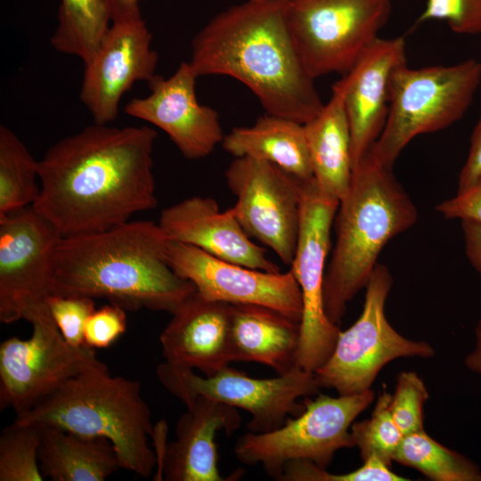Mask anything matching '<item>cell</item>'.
I'll list each match as a JSON object with an SVG mask.
<instances>
[{
	"mask_svg": "<svg viewBox=\"0 0 481 481\" xmlns=\"http://www.w3.org/2000/svg\"><path fill=\"white\" fill-rule=\"evenodd\" d=\"M150 126H87L51 146L38 161L32 208L62 238L96 233L157 207Z\"/></svg>",
	"mask_w": 481,
	"mask_h": 481,
	"instance_id": "cell-1",
	"label": "cell"
},
{
	"mask_svg": "<svg viewBox=\"0 0 481 481\" xmlns=\"http://www.w3.org/2000/svg\"><path fill=\"white\" fill-rule=\"evenodd\" d=\"M189 61L199 77L241 82L267 114L306 124L323 108L289 29L286 1L248 0L220 12L194 37Z\"/></svg>",
	"mask_w": 481,
	"mask_h": 481,
	"instance_id": "cell-2",
	"label": "cell"
},
{
	"mask_svg": "<svg viewBox=\"0 0 481 481\" xmlns=\"http://www.w3.org/2000/svg\"><path fill=\"white\" fill-rule=\"evenodd\" d=\"M168 241L151 221L61 238L53 259L51 294L104 298L126 311L172 314L196 290L169 266Z\"/></svg>",
	"mask_w": 481,
	"mask_h": 481,
	"instance_id": "cell-3",
	"label": "cell"
},
{
	"mask_svg": "<svg viewBox=\"0 0 481 481\" xmlns=\"http://www.w3.org/2000/svg\"><path fill=\"white\" fill-rule=\"evenodd\" d=\"M418 219L392 168L365 157L353 169L335 216L336 242L323 283L325 312L338 325L346 305L366 287L387 243Z\"/></svg>",
	"mask_w": 481,
	"mask_h": 481,
	"instance_id": "cell-4",
	"label": "cell"
},
{
	"mask_svg": "<svg viewBox=\"0 0 481 481\" xmlns=\"http://www.w3.org/2000/svg\"><path fill=\"white\" fill-rule=\"evenodd\" d=\"M15 422L107 438L122 469L142 477L156 469L149 445L154 425L137 380L111 376L108 368L69 379Z\"/></svg>",
	"mask_w": 481,
	"mask_h": 481,
	"instance_id": "cell-5",
	"label": "cell"
},
{
	"mask_svg": "<svg viewBox=\"0 0 481 481\" xmlns=\"http://www.w3.org/2000/svg\"><path fill=\"white\" fill-rule=\"evenodd\" d=\"M480 83L481 62L475 59L419 69L401 65L392 77L384 128L365 157L392 168L414 137L444 129L462 118Z\"/></svg>",
	"mask_w": 481,
	"mask_h": 481,
	"instance_id": "cell-6",
	"label": "cell"
},
{
	"mask_svg": "<svg viewBox=\"0 0 481 481\" xmlns=\"http://www.w3.org/2000/svg\"><path fill=\"white\" fill-rule=\"evenodd\" d=\"M305 399V410L281 427L263 433L249 431L240 437L234 446L236 458L249 466L260 464L276 480L294 461H309L326 469L337 451L355 447L349 429L372 403L374 392L338 397L321 394Z\"/></svg>",
	"mask_w": 481,
	"mask_h": 481,
	"instance_id": "cell-7",
	"label": "cell"
},
{
	"mask_svg": "<svg viewBox=\"0 0 481 481\" xmlns=\"http://www.w3.org/2000/svg\"><path fill=\"white\" fill-rule=\"evenodd\" d=\"M392 281L387 267L378 264L365 287L361 315L347 330H340L331 355L314 372L320 387L333 388L339 395L360 394L371 389L389 362L435 355L428 343L406 338L388 322L385 304Z\"/></svg>",
	"mask_w": 481,
	"mask_h": 481,
	"instance_id": "cell-8",
	"label": "cell"
},
{
	"mask_svg": "<svg viewBox=\"0 0 481 481\" xmlns=\"http://www.w3.org/2000/svg\"><path fill=\"white\" fill-rule=\"evenodd\" d=\"M32 326L27 339L9 338L0 345V408L16 415L26 412L69 379L105 369L94 348L73 346L61 334L48 306L27 319Z\"/></svg>",
	"mask_w": 481,
	"mask_h": 481,
	"instance_id": "cell-9",
	"label": "cell"
},
{
	"mask_svg": "<svg viewBox=\"0 0 481 481\" xmlns=\"http://www.w3.org/2000/svg\"><path fill=\"white\" fill-rule=\"evenodd\" d=\"M391 0H288L286 15L298 50L315 79L346 74L379 37Z\"/></svg>",
	"mask_w": 481,
	"mask_h": 481,
	"instance_id": "cell-10",
	"label": "cell"
},
{
	"mask_svg": "<svg viewBox=\"0 0 481 481\" xmlns=\"http://www.w3.org/2000/svg\"><path fill=\"white\" fill-rule=\"evenodd\" d=\"M156 374L162 386L186 406L203 396L247 411L251 416L248 428L253 433L275 429L288 415L300 414L305 405L298 400L316 395L321 388L314 373L298 366L274 378L257 379L229 366L200 376L192 369L164 362Z\"/></svg>",
	"mask_w": 481,
	"mask_h": 481,
	"instance_id": "cell-11",
	"label": "cell"
},
{
	"mask_svg": "<svg viewBox=\"0 0 481 481\" xmlns=\"http://www.w3.org/2000/svg\"><path fill=\"white\" fill-rule=\"evenodd\" d=\"M338 204L319 190L314 178L302 182L298 239L289 266L303 306L296 364L313 373L330 358L341 330L327 316L323 299L330 231Z\"/></svg>",
	"mask_w": 481,
	"mask_h": 481,
	"instance_id": "cell-12",
	"label": "cell"
},
{
	"mask_svg": "<svg viewBox=\"0 0 481 481\" xmlns=\"http://www.w3.org/2000/svg\"><path fill=\"white\" fill-rule=\"evenodd\" d=\"M225 180L236 197L232 211L245 232L290 265L298 239L303 181L249 157L234 158Z\"/></svg>",
	"mask_w": 481,
	"mask_h": 481,
	"instance_id": "cell-13",
	"label": "cell"
},
{
	"mask_svg": "<svg viewBox=\"0 0 481 481\" xmlns=\"http://www.w3.org/2000/svg\"><path fill=\"white\" fill-rule=\"evenodd\" d=\"M62 237L29 206L0 216V322L10 324L45 304Z\"/></svg>",
	"mask_w": 481,
	"mask_h": 481,
	"instance_id": "cell-14",
	"label": "cell"
},
{
	"mask_svg": "<svg viewBox=\"0 0 481 481\" xmlns=\"http://www.w3.org/2000/svg\"><path fill=\"white\" fill-rule=\"evenodd\" d=\"M167 259L172 270L208 300L264 306L301 320L302 298L291 270L270 273L249 268L175 240L168 241Z\"/></svg>",
	"mask_w": 481,
	"mask_h": 481,
	"instance_id": "cell-15",
	"label": "cell"
},
{
	"mask_svg": "<svg viewBox=\"0 0 481 481\" xmlns=\"http://www.w3.org/2000/svg\"><path fill=\"white\" fill-rule=\"evenodd\" d=\"M142 15L114 20L93 59L85 65L79 97L94 122L109 124L120 100L137 81L156 74L158 53Z\"/></svg>",
	"mask_w": 481,
	"mask_h": 481,
	"instance_id": "cell-16",
	"label": "cell"
},
{
	"mask_svg": "<svg viewBox=\"0 0 481 481\" xmlns=\"http://www.w3.org/2000/svg\"><path fill=\"white\" fill-rule=\"evenodd\" d=\"M198 77L190 61H183L167 78L156 74L148 82L150 94L125 107L129 116L163 130L189 159L208 156L224 136L218 113L197 100Z\"/></svg>",
	"mask_w": 481,
	"mask_h": 481,
	"instance_id": "cell-17",
	"label": "cell"
},
{
	"mask_svg": "<svg viewBox=\"0 0 481 481\" xmlns=\"http://www.w3.org/2000/svg\"><path fill=\"white\" fill-rule=\"evenodd\" d=\"M404 63L403 37H378L342 77L353 169L369 153L384 128L392 77Z\"/></svg>",
	"mask_w": 481,
	"mask_h": 481,
	"instance_id": "cell-18",
	"label": "cell"
},
{
	"mask_svg": "<svg viewBox=\"0 0 481 481\" xmlns=\"http://www.w3.org/2000/svg\"><path fill=\"white\" fill-rule=\"evenodd\" d=\"M158 224L169 240L249 268L281 272L265 250L245 232L232 208L221 210L211 197L193 196L166 208Z\"/></svg>",
	"mask_w": 481,
	"mask_h": 481,
	"instance_id": "cell-19",
	"label": "cell"
},
{
	"mask_svg": "<svg viewBox=\"0 0 481 481\" xmlns=\"http://www.w3.org/2000/svg\"><path fill=\"white\" fill-rule=\"evenodd\" d=\"M232 304L208 300L196 291L173 314L159 336L165 362L210 376L232 361Z\"/></svg>",
	"mask_w": 481,
	"mask_h": 481,
	"instance_id": "cell-20",
	"label": "cell"
},
{
	"mask_svg": "<svg viewBox=\"0 0 481 481\" xmlns=\"http://www.w3.org/2000/svg\"><path fill=\"white\" fill-rule=\"evenodd\" d=\"M176 422L175 440L167 444L163 477L167 481H228L240 477V471L223 477L217 466L215 437L231 434L241 422L237 408L198 396Z\"/></svg>",
	"mask_w": 481,
	"mask_h": 481,
	"instance_id": "cell-21",
	"label": "cell"
},
{
	"mask_svg": "<svg viewBox=\"0 0 481 481\" xmlns=\"http://www.w3.org/2000/svg\"><path fill=\"white\" fill-rule=\"evenodd\" d=\"M232 306V361L258 363L271 367L277 374L297 366L300 322L264 306Z\"/></svg>",
	"mask_w": 481,
	"mask_h": 481,
	"instance_id": "cell-22",
	"label": "cell"
},
{
	"mask_svg": "<svg viewBox=\"0 0 481 481\" xmlns=\"http://www.w3.org/2000/svg\"><path fill=\"white\" fill-rule=\"evenodd\" d=\"M304 126L315 183L324 195L340 201L353 174L342 78L333 86L331 96L319 114Z\"/></svg>",
	"mask_w": 481,
	"mask_h": 481,
	"instance_id": "cell-23",
	"label": "cell"
},
{
	"mask_svg": "<svg viewBox=\"0 0 481 481\" xmlns=\"http://www.w3.org/2000/svg\"><path fill=\"white\" fill-rule=\"evenodd\" d=\"M221 144L234 158L272 163L301 181L314 178L305 126L298 121L266 113L252 126L232 128Z\"/></svg>",
	"mask_w": 481,
	"mask_h": 481,
	"instance_id": "cell-24",
	"label": "cell"
},
{
	"mask_svg": "<svg viewBox=\"0 0 481 481\" xmlns=\"http://www.w3.org/2000/svg\"><path fill=\"white\" fill-rule=\"evenodd\" d=\"M39 465L53 481H104L121 469L112 444L54 428H41Z\"/></svg>",
	"mask_w": 481,
	"mask_h": 481,
	"instance_id": "cell-25",
	"label": "cell"
},
{
	"mask_svg": "<svg viewBox=\"0 0 481 481\" xmlns=\"http://www.w3.org/2000/svg\"><path fill=\"white\" fill-rule=\"evenodd\" d=\"M111 22L108 0H61L50 43L56 51L76 56L86 65L98 51Z\"/></svg>",
	"mask_w": 481,
	"mask_h": 481,
	"instance_id": "cell-26",
	"label": "cell"
},
{
	"mask_svg": "<svg viewBox=\"0 0 481 481\" xmlns=\"http://www.w3.org/2000/svg\"><path fill=\"white\" fill-rule=\"evenodd\" d=\"M38 161L18 135L0 126V216L32 206L40 188Z\"/></svg>",
	"mask_w": 481,
	"mask_h": 481,
	"instance_id": "cell-27",
	"label": "cell"
},
{
	"mask_svg": "<svg viewBox=\"0 0 481 481\" xmlns=\"http://www.w3.org/2000/svg\"><path fill=\"white\" fill-rule=\"evenodd\" d=\"M393 461L435 481H481L479 467L420 430L403 436Z\"/></svg>",
	"mask_w": 481,
	"mask_h": 481,
	"instance_id": "cell-28",
	"label": "cell"
},
{
	"mask_svg": "<svg viewBox=\"0 0 481 481\" xmlns=\"http://www.w3.org/2000/svg\"><path fill=\"white\" fill-rule=\"evenodd\" d=\"M41 428L12 424L0 435V481H42L39 465Z\"/></svg>",
	"mask_w": 481,
	"mask_h": 481,
	"instance_id": "cell-29",
	"label": "cell"
},
{
	"mask_svg": "<svg viewBox=\"0 0 481 481\" xmlns=\"http://www.w3.org/2000/svg\"><path fill=\"white\" fill-rule=\"evenodd\" d=\"M392 395L382 391L370 419L354 422L350 433L363 461L376 455L391 466L393 457L404 435L396 426L391 412Z\"/></svg>",
	"mask_w": 481,
	"mask_h": 481,
	"instance_id": "cell-30",
	"label": "cell"
},
{
	"mask_svg": "<svg viewBox=\"0 0 481 481\" xmlns=\"http://www.w3.org/2000/svg\"><path fill=\"white\" fill-rule=\"evenodd\" d=\"M383 460L371 455L358 469L344 473L332 474L309 461H294L288 463L280 478L281 481H404Z\"/></svg>",
	"mask_w": 481,
	"mask_h": 481,
	"instance_id": "cell-31",
	"label": "cell"
},
{
	"mask_svg": "<svg viewBox=\"0 0 481 481\" xmlns=\"http://www.w3.org/2000/svg\"><path fill=\"white\" fill-rule=\"evenodd\" d=\"M428 399V389L416 372L399 373L390 401V412L404 436L424 429L423 405Z\"/></svg>",
	"mask_w": 481,
	"mask_h": 481,
	"instance_id": "cell-32",
	"label": "cell"
},
{
	"mask_svg": "<svg viewBox=\"0 0 481 481\" xmlns=\"http://www.w3.org/2000/svg\"><path fill=\"white\" fill-rule=\"evenodd\" d=\"M45 301L64 339L73 346H85L84 330L86 320L95 310L94 299L50 294Z\"/></svg>",
	"mask_w": 481,
	"mask_h": 481,
	"instance_id": "cell-33",
	"label": "cell"
},
{
	"mask_svg": "<svg viewBox=\"0 0 481 481\" xmlns=\"http://www.w3.org/2000/svg\"><path fill=\"white\" fill-rule=\"evenodd\" d=\"M434 20L458 34H481V0H427L417 24Z\"/></svg>",
	"mask_w": 481,
	"mask_h": 481,
	"instance_id": "cell-34",
	"label": "cell"
},
{
	"mask_svg": "<svg viewBox=\"0 0 481 481\" xmlns=\"http://www.w3.org/2000/svg\"><path fill=\"white\" fill-rule=\"evenodd\" d=\"M126 311L111 303L94 310L85 325V344L94 349L111 346L126 331Z\"/></svg>",
	"mask_w": 481,
	"mask_h": 481,
	"instance_id": "cell-35",
	"label": "cell"
},
{
	"mask_svg": "<svg viewBox=\"0 0 481 481\" xmlns=\"http://www.w3.org/2000/svg\"><path fill=\"white\" fill-rule=\"evenodd\" d=\"M436 209L447 219H460L481 224V181L439 203Z\"/></svg>",
	"mask_w": 481,
	"mask_h": 481,
	"instance_id": "cell-36",
	"label": "cell"
},
{
	"mask_svg": "<svg viewBox=\"0 0 481 481\" xmlns=\"http://www.w3.org/2000/svg\"><path fill=\"white\" fill-rule=\"evenodd\" d=\"M481 181V117L473 131L469 151L458 181L457 192H463Z\"/></svg>",
	"mask_w": 481,
	"mask_h": 481,
	"instance_id": "cell-37",
	"label": "cell"
},
{
	"mask_svg": "<svg viewBox=\"0 0 481 481\" xmlns=\"http://www.w3.org/2000/svg\"><path fill=\"white\" fill-rule=\"evenodd\" d=\"M465 252L468 259L481 275V224L461 221Z\"/></svg>",
	"mask_w": 481,
	"mask_h": 481,
	"instance_id": "cell-38",
	"label": "cell"
},
{
	"mask_svg": "<svg viewBox=\"0 0 481 481\" xmlns=\"http://www.w3.org/2000/svg\"><path fill=\"white\" fill-rule=\"evenodd\" d=\"M167 426L164 421L159 422L154 426V430L151 437L155 442V457H156V471L153 475L154 480L163 479V462L167 448L166 443Z\"/></svg>",
	"mask_w": 481,
	"mask_h": 481,
	"instance_id": "cell-39",
	"label": "cell"
},
{
	"mask_svg": "<svg viewBox=\"0 0 481 481\" xmlns=\"http://www.w3.org/2000/svg\"><path fill=\"white\" fill-rule=\"evenodd\" d=\"M112 20L141 15L140 0H108Z\"/></svg>",
	"mask_w": 481,
	"mask_h": 481,
	"instance_id": "cell-40",
	"label": "cell"
},
{
	"mask_svg": "<svg viewBox=\"0 0 481 481\" xmlns=\"http://www.w3.org/2000/svg\"><path fill=\"white\" fill-rule=\"evenodd\" d=\"M476 343L474 349L465 357L466 367L481 375V319L475 329Z\"/></svg>",
	"mask_w": 481,
	"mask_h": 481,
	"instance_id": "cell-41",
	"label": "cell"
},
{
	"mask_svg": "<svg viewBox=\"0 0 481 481\" xmlns=\"http://www.w3.org/2000/svg\"><path fill=\"white\" fill-rule=\"evenodd\" d=\"M257 1H266V2H268V1H288V0H257Z\"/></svg>",
	"mask_w": 481,
	"mask_h": 481,
	"instance_id": "cell-42",
	"label": "cell"
}]
</instances>
